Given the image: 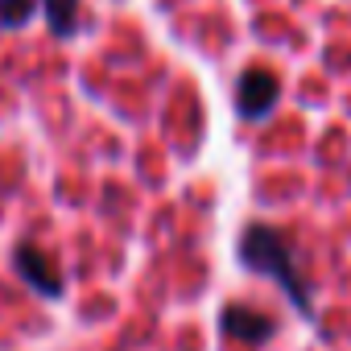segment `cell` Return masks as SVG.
<instances>
[{"label":"cell","instance_id":"obj_5","mask_svg":"<svg viewBox=\"0 0 351 351\" xmlns=\"http://www.w3.org/2000/svg\"><path fill=\"white\" fill-rule=\"evenodd\" d=\"M42 5H46V17H50V29L58 38H71L75 17H79V0H42Z\"/></svg>","mask_w":351,"mask_h":351},{"label":"cell","instance_id":"obj_2","mask_svg":"<svg viewBox=\"0 0 351 351\" xmlns=\"http://www.w3.org/2000/svg\"><path fill=\"white\" fill-rule=\"evenodd\" d=\"M277 99H281V83H277L273 71H261V66L244 71L240 91H236V104H240V116H244V120L269 116V112L277 108Z\"/></svg>","mask_w":351,"mask_h":351},{"label":"cell","instance_id":"obj_4","mask_svg":"<svg viewBox=\"0 0 351 351\" xmlns=\"http://www.w3.org/2000/svg\"><path fill=\"white\" fill-rule=\"evenodd\" d=\"M219 326L228 339H240V343H265L273 335V318L252 310V306H228L219 314Z\"/></svg>","mask_w":351,"mask_h":351},{"label":"cell","instance_id":"obj_6","mask_svg":"<svg viewBox=\"0 0 351 351\" xmlns=\"http://www.w3.org/2000/svg\"><path fill=\"white\" fill-rule=\"evenodd\" d=\"M38 9V0H0V25H25Z\"/></svg>","mask_w":351,"mask_h":351},{"label":"cell","instance_id":"obj_3","mask_svg":"<svg viewBox=\"0 0 351 351\" xmlns=\"http://www.w3.org/2000/svg\"><path fill=\"white\" fill-rule=\"evenodd\" d=\"M13 265H17V273L25 277V285H34L38 293H46V298H58V293H62V273H58V265H54L38 244H17Z\"/></svg>","mask_w":351,"mask_h":351},{"label":"cell","instance_id":"obj_1","mask_svg":"<svg viewBox=\"0 0 351 351\" xmlns=\"http://www.w3.org/2000/svg\"><path fill=\"white\" fill-rule=\"evenodd\" d=\"M240 261L252 269V273H265V277H273L281 289H285V298L306 314V318H314V293H310V281L302 277V269H298V248L289 244V236H281L277 228H248L244 232V240H240Z\"/></svg>","mask_w":351,"mask_h":351}]
</instances>
